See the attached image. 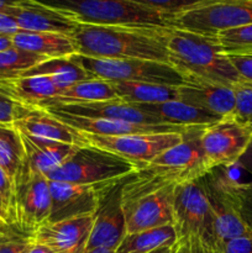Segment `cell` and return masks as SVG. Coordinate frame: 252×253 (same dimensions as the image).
<instances>
[{
	"label": "cell",
	"instance_id": "obj_1",
	"mask_svg": "<svg viewBox=\"0 0 252 253\" xmlns=\"http://www.w3.org/2000/svg\"><path fill=\"white\" fill-rule=\"evenodd\" d=\"M169 27L93 26L78 24L71 37L77 54L93 58L147 59L168 63ZM169 64V63H168Z\"/></svg>",
	"mask_w": 252,
	"mask_h": 253
},
{
	"label": "cell",
	"instance_id": "obj_2",
	"mask_svg": "<svg viewBox=\"0 0 252 253\" xmlns=\"http://www.w3.org/2000/svg\"><path fill=\"white\" fill-rule=\"evenodd\" d=\"M168 63L185 81H199L232 86L241 81L216 36L169 27L167 35Z\"/></svg>",
	"mask_w": 252,
	"mask_h": 253
},
{
	"label": "cell",
	"instance_id": "obj_3",
	"mask_svg": "<svg viewBox=\"0 0 252 253\" xmlns=\"http://www.w3.org/2000/svg\"><path fill=\"white\" fill-rule=\"evenodd\" d=\"M177 185L174 180L148 168L128 175L121 192L126 234L172 224Z\"/></svg>",
	"mask_w": 252,
	"mask_h": 253
},
{
	"label": "cell",
	"instance_id": "obj_4",
	"mask_svg": "<svg viewBox=\"0 0 252 253\" xmlns=\"http://www.w3.org/2000/svg\"><path fill=\"white\" fill-rule=\"evenodd\" d=\"M93 26L172 27L173 16L128 0H31Z\"/></svg>",
	"mask_w": 252,
	"mask_h": 253
},
{
	"label": "cell",
	"instance_id": "obj_5",
	"mask_svg": "<svg viewBox=\"0 0 252 253\" xmlns=\"http://www.w3.org/2000/svg\"><path fill=\"white\" fill-rule=\"evenodd\" d=\"M172 225L175 244L198 245L219 253L214 217L199 179L175 187Z\"/></svg>",
	"mask_w": 252,
	"mask_h": 253
},
{
	"label": "cell",
	"instance_id": "obj_6",
	"mask_svg": "<svg viewBox=\"0 0 252 253\" xmlns=\"http://www.w3.org/2000/svg\"><path fill=\"white\" fill-rule=\"evenodd\" d=\"M137 170L133 163L101 148L86 145L78 147L59 167L46 174L54 182L101 185L124 179Z\"/></svg>",
	"mask_w": 252,
	"mask_h": 253
},
{
	"label": "cell",
	"instance_id": "obj_7",
	"mask_svg": "<svg viewBox=\"0 0 252 253\" xmlns=\"http://www.w3.org/2000/svg\"><path fill=\"white\" fill-rule=\"evenodd\" d=\"M74 61L93 79L108 82H142L180 86L183 77L170 64L147 59H111L74 54Z\"/></svg>",
	"mask_w": 252,
	"mask_h": 253
},
{
	"label": "cell",
	"instance_id": "obj_8",
	"mask_svg": "<svg viewBox=\"0 0 252 253\" xmlns=\"http://www.w3.org/2000/svg\"><path fill=\"white\" fill-rule=\"evenodd\" d=\"M252 24V0H209L175 15L172 26L207 36Z\"/></svg>",
	"mask_w": 252,
	"mask_h": 253
},
{
	"label": "cell",
	"instance_id": "obj_9",
	"mask_svg": "<svg viewBox=\"0 0 252 253\" xmlns=\"http://www.w3.org/2000/svg\"><path fill=\"white\" fill-rule=\"evenodd\" d=\"M207 126L187 127L182 132V141L165 151L146 167L174 180L177 184L194 182L211 170L202 145L203 131Z\"/></svg>",
	"mask_w": 252,
	"mask_h": 253
},
{
	"label": "cell",
	"instance_id": "obj_10",
	"mask_svg": "<svg viewBox=\"0 0 252 253\" xmlns=\"http://www.w3.org/2000/svg\"><path fill=\"white\" fill-rule=\"evenodd\" d=\"M14 188V227H17L25 236H31L48 222L51 214L49 180L42 173L32 172L25 162Z\"/></svg>",
	"mask_w": 252,
	"mask_h": 253
},
{
	"label": "cell",
	"instance_id": "obj_11",
	"mask_svg": "<svg viewBox=\"0 0 252 253\" xmlns=\"http://www.w3.org/2000/svg\"><path fill=\"white\" fill-rule=\"evenodd\" d=\"M212 212L219 252L227 241L252 234L242 222L231 192L232 177L226 167H215L200 178Z\"/></svg>",
	"mask_w": 252,
	"mask_h": 253
},
{
	"label": "cell",
	"instance_id": "obj_12",
	"mask_svg": "<svg viewBox=\"0 0 252 253\" xmlns=\"http://www.w3.org/2000/svg\"><path fill=\"white\" fill-rule=\"evenodd\" d=\"M88 145L127 160L137 167H146L165 151L182 141V132L131 133L121 136H95L83 133Z\"/></svg>",
	"mask_w": 252,
	"mask_h": 253
},
{
	"label": "cell",
	"instance_id": "obj_13",
	"mask_svg": "<svg viewBox=\"0 0 252 253\" xmlns=\"http://www.w3.org/2000/svg\"><path fill=\"white\" fill-rule=\"evenodd\" d=\"M251 142L252 128L235 118L207 126L202 135L203 150L211 168L236 166Z\"/></svg>",
	"mask_w": 252,
	"mask_h": 253
},
{
	"label": "cell",
	"instance_id": "obj_14",
	"mask_svg": "<svg viewBox=\"0 0 252 253\" xmlns=\"http://www.w3.org/2000/svg\"><path fill=\"white\" fill-rule=\"evenodd\" d=\"M126 178L110 183L104 187L99 194L86 251L95 249L115 251L123 241L126 235V222L121 203V192Z\"/></svg>",
	"mask_w": 252,
	"mask_h": 253
},
{
	"label": "cell",
	"instance_id": "obj_15",
	"mask_svg": "<svg viewBox=\"0 0 252 253\" xmlns=\"http://www.w3.org/2000/svg\"><path fill=\"white\" fill-rule=\"evenodd\" d=\"M108 184L89 185L49 180L51 214L48 222L93 215L98 207L99 194Z\"/></svg>",
	"mask_w": 252,
	"mask_h": 253
},
{
	"label": "cell",
	"instance_id": "obj_16",
	"mask_svg": "<svg viewBox=\"0 0 252 253\" xmlns=\"http://www.w3.org/2000/svg\"><path fill=\"white\" fill-rule=\"evenodd\" d=\"M93 227V215L58 222H47L31 235L36 244L54 253H85Z\"/></svg>",
	"mask_w": 252,
	"mask_h": 253
},
{
	"label": "cell",
	"instance_id": "obj_17",
	"mask_svg": "<svg viewBox=\"0 0 252 253\" xmlns=\"http://www.w3.org/2000/svg\"><path fill=\"white\" fill-rule=\"evenodd\" d=\"M51 114L57 120L62 121L69 127L86 135L95 136H121L131 133H156V132H183L187 127H178L172 125H135L123 121L108 120V119L84 118L71 115L52 109H42Z\"/></svg>",
	"mask_w": 252,
	"mask_h": 253
},
{
	"label": "cell",
	"instance_id": "obj_18",
	"mask_svg": "<svg viewBox=\"0 0 252 253\" xmlns=\"http://www.w3.org/2000/svg\"><path fill=\"white\" fill-rule=\"evenodd\" d=\"M178 100L207 110L221 119L234 118L235 95L232 86L199 81H185L178 86Z\"/></svg>",
	"mask_w": 252,
	"mask_h": 253
},
{
	"label": "cell",
	"instance_id": "obj_19",
	"mask_svg": "<svg viewBox=\"0 0 252 253\" xmlns=\"http://www.w3.org/2000/svg\"><path fill=\"white\" fill-rule=\"evenodd\" d=\"M46 109H52L71 115L84 116V118L108 119V120L123 121L135 125H162L153 116L140 110L135 104L125 103L120 99L88 104H58Z\"/></svg>",
	"mask_w": 252,
	"mask_h": 253
},
{
	"label": "cell",
	"instance_id": "obj_20",
	"mask_svg": "<svg viewBox=\"0 0 252 253\" xmlns=\"http://www.w3.org/2000/svg\"><path fill=\"white\" fill-rule=\"evenodd\" d=\"M5 12L14 17L21 31L56 32L71 36L78 26V22L66 15L31 0L21 6L10 7Z\"/></svg>",
	"mask_w": 252,
	"mask_h": 253
},
{
	"label": "cell",
	"instance_id": "obj_21",
	"mask_svg": "<svg viewBox=\"0 0 252 253\" xmlns=\"http://www.w3.org/2000/svg\"><path fill=\"white\" fill-rule=\"evenodd\" d=\"M14 126L21 133L41 140L56 141L73 146L88 145L83 133L57 120L42 109H32L26 116L15 121Z\"/></svg>",
	"mask_w": 252,
	"mask_h": 253
},
{
	"label": "cell",
	"instance_id": "obj_22",
	"mask_svg": "<svg viewBox=\"0 0 252 253\" xmlns=\"http://www.w3.org/2000/svg\"><path fill=\"white\" fill-rule=\"evenodd\" d=\"M0 93L30 109H43L59 90L46 76H20L0 81Z\"/></svg>",
	"mask_w": 252,
	"mask_h": 253
},
{
	"label": "cell",
	"instance_id": "obj_23",
	"mask_svg": "<svg viewBox=\"0 0 252 253\" xmlns=\"http://www.w3.org/2000/svg\"><path fill=\"white\" fill-rule=\"evenodd\" d=\"M135 105L143 113L153 116L162 125L193 127V126H209L221 120L220 116L180 100L135 104Z\"/></svg>",
	"mask_w": 252,
	"mask_h": 253
},
{
	"label": "cell",
	"instance_id": "obj_24",
	"mask_svg": "<svg viewBox=\"0 0 252 253\" xmlns=\"http://www.w3.org/2000/svg\"><path fill=\"white\" fill-rule=\"evenodd\" d=\"M11 40L15 48L39 54L46 59L63 58L77 54L76 43L68 35L20 30L12 35Z\"/></svg>",
	"mask_w": 252,
	"mask_h": 253
},
{
	"label": "cell",
	"instance_id": "obj_25",
	"mask_svg": "<svg viewBox=\"0 0 252 253\" xmlns=\"http://www.w3.org/2000/svg\"><path fill=\"white\" fill-rule=\"evenodd\" d=\"M20 132V131H19ZM25 150V162L32 172L46 175L62 165L72 153L82 146L67 145L56 141L41 140L20 132Z\"/></svg>",
	"mask_w": 252,
	"mask_h": 253
},
{
	"label": "cell",
	"instance_id": "obj_26",
	"mask_svg": "<svg viewBox=\"0 0 252 253\" xmlns=\"http://www.w3.org/2000/svg\"><path fill=\"white\" fill-rule=\"evenodd\" d=\"M22 76H46L51 79L59 91L69 88L78 82L93 79L84 71L73 57H63V58L47 59L39 66L34 67Z\"/></svg>",
	"mask_w": 252,
	"mask_h": 253
},
{
	"label": "cell",
	"instance_id": "obj_27",
	"mask_svg": "<svg viewBox=\"0 0 252 253\" xmlns=\"http://www.w3.org/2000/svg\"><path fill=\"white\" fill-rule=\"evenodd\" d=\"M120 100L130 104H151L178 100V86L142 82H110Z\"/></svg>",
	"mask_w": 252,
	"mask_h": 253
},
{
	"label": "cell",
	"instance_id": "obj_28",
	"mask_svg": "<svg viewBox=\"0 0 252 253\" xmlns=\"http://www.w3.org/2000/svg\"><path fill=\"white\" fill-rule=\"evenodd\" d=\"M119 99L113 84L101 79H88L78 82L69 88L59 91L58 95L43 109L58 104H88Z\"/></svg>",
	"mask_w": 252,
	"mask_h": 253
},
{
	"label": "cell",
	"instance_id": "obj_29",
	"mask_svg": "<svg viewBox=\"0 0 252 253\" xmlns=\"http://www.w3.org/2000/svg\"><path fill=\"white\" fill-rule=\"evenodd\" d=\"M177 241L173 225L126 234L115 253H150L162 246H173Z\"/></svg>",
	"mask_w": 252,
	"mask_h": 253
},
{
	"label": "cell",
	"instance_id": "obj_30",
	"mask_svg": "<svg viewBox=\"0 0 252 253\" xmlns=\"http://www.w3.org/2000/svg\"><path fill=\"white\" fill-rule=\"evenodd\" d=\"M25 166V150L14 124H0V168L15 184Z\"/></svg>",
	"mask_w": 252,
	"mask_h": 253
},
{
	"label": "cell",
	"instance_id": "obj_31",
	"mask_svg": "<svg viewBox=\"0 0 252 253\" xmlns=\"http://www.w3.org/2000/svg\"><path fill=\"white\" fill-rule=\"evenodd\" d=\"M44 61L47 59L39 54L21 51L15 47L1 51L0 52V81L17 78Z\"/></svg>",
	"mask_w": 252,
	"mask_h": 253
},
{
	"label": "cell",
	"instance_id": "obj_32",
	"mask_svg": "<svg viewBox=\"0 0 252 253\" xmlns=\"http://www.w3.org/2000/svg\"><path fill=\"white\" fill-rule=\"evenodd\" d=\"M216 39L226 54H252V24L225 30Z\"/></svg>",
	"mask_w": 252,
	"mask_h": 253
},
{
	"label": "cell",
	"instance_id": "obj_33",
	"mask_svg": "<svg viewBox=\"0 0 252 253\" xmlns=\"http://www.w3.org/2000/svg\"><path fill=\"white\" fill-rule=\"evenodd\" d=\"M231 192L235 207L242 222L252 232V180L247 183H240L239 180L232 178Z\"/></svg>",
	"mask_w": 252,
	"mask_h": 253
},
{
	"label": "cell",
	"instance_id": "obj_34",
	"mask_svg": "<svg viewBox=\"0 0 252 253\" xmlns=\"http://www.w3.org/2000/svg\"><path fill=\"white\" fill-rule=\"evenodd\" d=\"M235 95L234 118L247 124L252 120V83L241 79L232 85Z\"/></svg>",
	"mask_w": 252,
	"mask_h": 253
},
{
	"label": "cell",
	"instance_id": "obj_35",
	"mask_svg": "<svg viewBox=\"0 0 252 253\" xmlns=\"http://www.w3.org/2000/svg\"><path fill=\"white\" fill-rule=\"evenodd\" d=\"M128 1H132L148 9L165 12L174 17L175 15L193 9L209 0H128Z\"/></svg>",
	"mask_w": 252,
	"mask_h": 253
},
{
	"label": "cell",
	"instance_id": "obj_36",
	"mask_svg": "<svg viewBox=\"0 0 252 253\" xmlns=\"http://www.w3.org/2000/svg\"><path fill=\"white\" fill-rule=\"evenodd\" d=\"M31 110L32 109L26 108L0 93V124H14Z\"/></svg>",
	"mask_w": 252,
	"mask_h": 253
},
{
	"label": "cell",
	"instance_id": "obj_37",
	"mask_svg": "<svg viewBox=\"0 0 252 253\" xmlns=\"http://www.w3.org/2000/svg\"><path fill=\"white\" fill-rule=\"evenodd\" d=\"M0 208L6 212L14 224L15 188L6 173L0 168Z\"/></svg>",
	"mask_w": 252,
	"mask_h": 253
},
{
	"label": "cell",
	"instance_id": "obj_38",
	"mask_svg": "<svg viewBox=\"0 0 252 253\" xmlns=\"http://www.w3.org/2000/svg\"><path fill=\"white\" fill-rule=\"evenodd\" d=\"M31 244L30 236L2 237L0 239V253H26Z\"/></svg>",
	"mask_w": 252,
	"mask_h": 253
},
{
	"label": "cell",
	"instance_id": "obj_39",
	"mask_svg": "<svg viewBox=\"0 0 252 253\" xmlns=\"http://www.w3.org/2000/svg\"><path fill=\"white\" fill-rule=\"evenodd\" d=\"M241 79L252 83V54H227Z\"/></svg>",
	"mask_w": 252,
	"mask_h": 253
},
{
	"label": "cell",
	"instance_id": "obj_40",
	"mask_svg": "<svg viewBox=\"0 0 252 253\" xmlns=\"http://www.w3.org/2000/svg\"><path fill=\"white\" fill-rule=\"evenodd\" d=\"M219 253H252V234L227 241Z\"/></svg>",
	"mask_w": 252,
	"mask_h": 253
},
{
	"label": "cell",
	"instance_id": "obj_41",
	"mask_svg": "<svg viewBox=\"0 0 252 253\" xmlns=\"http://www.w3.org/2000/svg\"><path fill=\"white\" fill-rule=\"evenodd\" d=\"M17 31L20 30L14 17L6 12H0V36H12Z\"/></svg>",
	"mask_w": 252,
	"mask_h": 253
},
{
	"label": "cell",
	"instance_id": "obj_42",
	"mask_svg": "<svg viewBox=\"0 0 252 253\" xmlns=\"http://www.w3.org/2000/svg\"><path fill=\"white\" fill-rule=\"evenodd\" d=\"M236 166H239L240 168H242V169L246 170V172H249L252 175V142L250 143V146L245 151L244 155L237 161Z\"/></svg>",
	"mask_w": 252,
	"mask_h": 253
},
{
	"label": "cell",
	"instance_id": "obj_43",
	"mask_svg": "<svg viewBox=\"0 0 252 253\" xmlns=\"http://www.w3.org/2000/svg\"><path fill=\"white\" fill-rule=\"evenodd\" d=\"M11 227H14L11 219H10L9 215L0 208V239H2V237H9Z\"/></svg>",
	"mask_w": 252,
	"mask_h": 253
},
{
	"label": "cell",
	"instance_id": "obj_44",
	"mask_svg": "<svg viewBox=\"0 0 252 253\" xmlns=\"http://www.w3.org/2000/svg\"><path fill=\"white\" fill-rule=\"evenodd\" d=\"M174 253H214L198 245H173Z\"/></svg>",
	"mask_w": 252,
	"mask_h": 253
},
{
	"label": "cell",
	"instance_id": "obj_45",
	"mask_svg": "<svg viewBox=\"0 0 252 253\" xmlns=\"http://www.w3.org/2000/svg\"><path fill=\"white\" fill-rule=\"evenodd\" d=\"M30 0H0V12H5L10 7L21 6V5L27 4Z\"/></svg>",
	"mask_w": 252,
	"mask_h": 253
},
{
	"label": "cell",
	"instance_id": "obj_46",
	"mask_svg": "<svg viewBox=\"0 0 252 253\" xmlns=\"http://www.w3.org/2000/svg\"><path fill=\"white\" fill-rule=\"evenodd\" d=\"M31 239V237H30ZM32 241V240H31ZM26 253H54L52 250H49L48 247L43 246V245H40V244H36V242L32 241L31 246H30L29 251Z\"/></svg>",
	"mask_w": 252,
	"mask_h": 253
},
{
	"label": "cell",
	"instance_id": "obj_47",
	"mask_svg": "<svg viewBox=\"0 0 252 253\" xmlns=\"http://www.w3.org/2000/svg\"><path fill=\"white\" fill-rule=\"evenodd\" d=\"M11 47H14L11 36H0V52L11 48Z\"/></svg>",
	"mask_w": 252,
	"mask_h": 253
},
{
	"label": "cell",
	"instance_id": "obj_48",
	"mask_svg": "<svg viewBox=\"0 0 252 253\" xmlns=\"http://www.w3.org/2000/svg\"><path fill=\"white\" fill-rule=\"evenodd\" d=\"M150 253H174V249H173V246H162Z\"/></svg>",
	"mask_w": 252,
	"mask_h": 253
},
{
	"label": "cell",
	"instance_id": "obj_49",
	"mask_svg": "<svg viewBox=\"0 0 252 253\" xmlns=\"http://www.w3.org/2000/svg\"><path fill=\"white\" fill-rule=\"evenodd\" d=\"M85 253H115L114 250H108V249H95L90 250V251H86Z\"/></svg>",
	"mask_w": 252,
	"mask_h": 253
},
{
	"label": "cell",
	"instance_id": "obj_50",
	"mask_svg": "<svg viewBox=\"0 0 252 253\" xmlns=\"http://www.w3.org/2000/svg\"><path fill=\"white\" fill-rule=\"evenodd\" d=\"M247 125H249V126H250V127H251V128H252V120H250V121H249V123H247Z\"/></svg>",
	"mask_w": 252,
	"mask_h": 253
}]
</instances>
